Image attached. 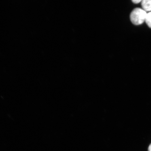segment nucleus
I'll list each match as a JSON object with an SVG mask.
<instances>
[{
  "label": "nucleus",
  "instance_id": "4",
  "mask_svg": "<svg viewBox=\"0 0 151 151\" xmlns=\"http://www.w3.org/2000/svg\"><path fill=\"white\" fill-rule=\"evenodd\" d=\"M142 1H139V0H137V1H135V0H133V1H132V2L134 3L135 4H138L139 3L141 2Z\"/></svg>",
  "mask_w": 151,
  "mask_h": 151
},
{
  "label": "nucleus",
  "instance_id": "5",
  "mask_svg": "<svg viewBox=\"0 0 151 151\" xmlns=\"http://www.w3.org/2000/svg\"><path fill=\"white\" fill-rule=\"evenodd\" d=\"M148 151H151V144H150L148 147Z\"/></svg>",
  "mask_w": 151,
  "mask_h": 151
},
{
  "label": "nucleus",
  "instance_id": "3",
  "mask_svg": "<svg viewBox=\"0 0 151 151\" xmlns=\"http://www.w3.org/2000/svg\"><path fill=\"white\" fill-rule=\"evenodd\" d=\"M145 22L148 27L151 28V12L147 14Z\"/></svg>",
  "mask_w": 151,
  "mask_h": 151
},
{
  "label": "nucleus",
  "instance_id": "1",
  "mask_svg": "<svg viewBox=\"0 0 151 151\" xmlns=\"http://www.w3.org/2000/svg\"><path fill=\"white\" fill-rule=\"evenodd\" d=\"M147 14L146 11L143 9L135 8L130 14V19L132 23L135 25H140L145 21Z\"/></svg>",
  "mask_w": 151,
  "mask_h": 151
},
{
  "label": "nucleus",
  "instance_id": "2",
  "mask_svg": "<svg viewBox=\"0 0 151 151\" xmlns=\"http://www.w3.org/2000/svg\"><path fill=\"white\" fill-rule=\"evenodd\" d=\"M142 9L146 12L151 11V0H143L141 1Z\"/></svg>",
  "mask_w": 151,
  "mask_h": 151
}]
</instances>
